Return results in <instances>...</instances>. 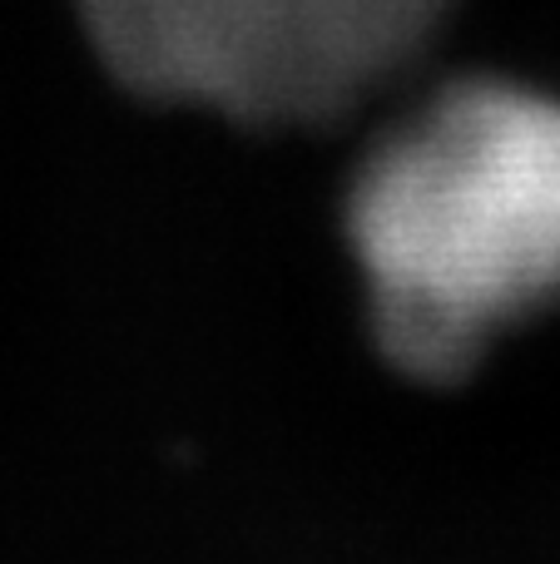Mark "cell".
I'll list each match as a JSON object with an SVG mask.
<instances>
[{"label": "cell", "instance_id": "obj_1", "mask_svg": "<svg viewBox=\"0 0 560 564\" xmlns=\"http://www.w3.org/2000/svg\"><path fill=\"white\" fill-rule=\"evenodd\" d=\"M347 238L387 357L462 377L560 297V105L502 79L442 89L357 169Z\"/></svg>", "mask_w": 560, "mask_h": 564}, {"label": "cell", "instance_id": "obj_2", "mask_svg": "<svg viewBox=\"0 0 560 564\" xmlns=\"http://www.w3.org/2000/svg\"><path fill=\"white\" fill-rule=\"evenodd\" d=\"M442 10L446 0H79L119 79L248 124L363 105L432 40Z\"/></svg>", "mask_w": 560, "mask_h": 564}]
</instances>
